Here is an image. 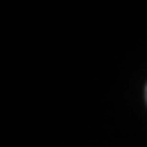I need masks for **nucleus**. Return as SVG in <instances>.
Returning a JSON list of instances; mask_svg holds the SVG:
<instances>
[{
  "label": "nucleus",
  "mask_w": 147,
  "mask_h": 147,
  "mask_svg": "<svg viewBox=\"0 0 147 147\" xmlns=\"http://www.w3.org/2000/svg\"><path fill=\"white\" fill-rule=\"evenodd\" d=\"M145 99H147V88H145Z\"/></svg>",
  "instance_id": "f257e3e1"
}]
</instances>
